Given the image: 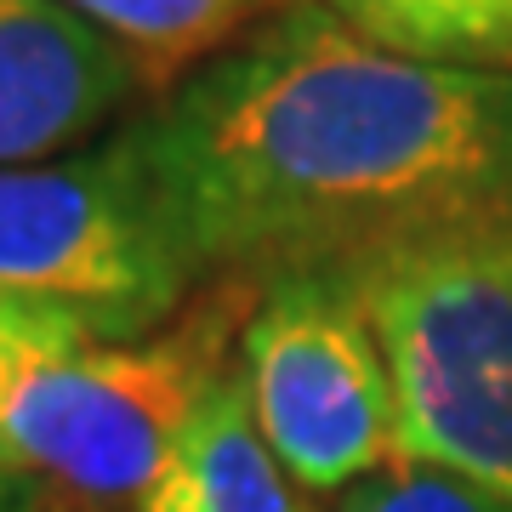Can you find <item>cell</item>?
<instances>
[{
  "mask_svg": "<svg viewBox=\"0 0 512 512\" xmlns=\"http://www.w3.org/2000/svg\"><path fill=\"white\" fill-rule=\"evenodd\" d=\"M200 279L365 274L512 228V74L382 52L319 0L120 120Z\"/></svg>",
  "mask_w": 512,
  "mask_h": 512,
  "instance_id": "6da1fadb",
  "label": "cell"
},
{
  "mask_svg": "<svg viewBox=\"0 0 512 512\" xmlns=\"http://www.w3.org/2000/svg\"><path fill=\"white\" fill-rule=\"evenodd\" d=\"M256 285L205 279L171 325L137 342H86L18 370L0 393V467L126 507L154 484L205 393L239 365Z\"/></svg>",
  "mask_w": 512,
  "mask_h": 512,
  "instance_id": "7a4b0ae2",
  "label": "cell"
},
{
  "mask_svg": "<svg viewBox=\"0 0 512 512\" xmlns=\"http://www.w3.org/2000/svg\"><path fill=\"white\" fill-rule=\"evenodd\" d=\"M393 370L399 456L512 501V228L348 274Z\"/></svg>",
  "mask_w": 512,
  "mask_h": 512,
  "instance_id": "3957f363",
  "label": "cell"
},
{
  "mask_svg": "<svg viewBox=\"0 0 512 512\" xmlns=\"http://www.w3.org/2000/svg\"><path fill=\"white\" fill-rule=\"evenodd\" d=\"M200 285L120 126L57 160L0 165L6 296L69 319L92 342H137L171 325Z\"/></svg>",
  "mask_w": 512,
  "mask_h": 512,
  "instance_id": "277c9868",
  "label": "cell"
},
{
  "mask_svg": "<svg viewBox=\"0 0 512 512\" xmlns=\"http://www.w3.org/2000/svg\"><path fill=\"white\" fill-rule=\"evenodd\" d=\"M239 376L262 439L308 495L353 490L399 456L393 370L348 274H285L256 285Z\"/></svg>",
  "mask_w": 512,
  "mask_h": 512,
  "instance_id": "5b68a950",
  "label": "cell"
},
{
  "mask_svg": "<svg viewBox=\"0 0 512 512\" xmlns=\"http://www.w3.org/2000/svg\"><path fill=\"white\" fill-rule=\"evenodd\" d=\"M137 92V63L63 0H0V165L86 148Z\"/></svg>",
  "mask_w": 512,
  "mask_h": 512,
  "instance_id": "8992f818",
  "label": "cell"
},
{
  "mask_svg": "<svg viewBox=\"0 0 512 512\" xmlns=\"http://www.w3.org/2000/svg\"><path fill=\"white\" fill-rule=\"evenodd\" d=\"M137 512H319V507L285 473L274 444L262 439L245 376L234 365L205 393V404L183 427V439L171 444L165 467L154 473V484L137 495Z\"/></svg>",
  "mask_w": 512,
  "mask_h": 512,
  "instance_id": "52a82bcc",
  "label": "cell"
},
{
  "mask_svg": "<svg viewBox=\"0 0 512 512\" xmlns=\"http://www.w3.org/2000/svg\"><path fill=\"white\" fill-rule=\"evenodd\" d=\"M74 18L109 35L137 63L143 92H171L188 69L234 46L245 29L274 18L296 0H63Z\"/></svg>",
  "mask_w": 512,
  "mask_h": 512,
  "instance_id": "ba28073f",
  "label": "cell"
},
{
  "mask_svg": "<svg viewBox=\"0 0 512 512\" xmlns=\"http://www.w3.org/2000/svg\"><path fill=\"white\" fill-rule=\"evenodd\" d=\"M370 46L439 69L512 74V0H319Z\"/></svg>",
  "mask_w": 512,
  "mask_h": 512,
  "instance_id": "9c48e42d",
  "label": "cell"
},
{
  "mask_svg": "<svg viewBox=\"0 0 512 512\" xmlns=\"http://www.w3.org/2000/svg\"><path fill=\"white\" fill-rule=\"evenodd\" d=\"M342 512H512V501L478 490V484L444 473V467L393 456L382 473L342 490Z\"/></svg>",
  "mask_w": 512,
  "mask_h": 512,
  "instance_id": "30bf717a",
  "label": "cell"
},
{
  "mask_svg": "<svg viewBox=\"0 0 512 512\" xmlns=\"http://www.w3.org/2000/svg\"><path fill=\"white\" fill-rule=\"evenodd\" d=\"M86 342L92 336L74 330L69 319H57V313L35 308V302H18V296L0 291V393H6V382L18 370L40 365V359H57V353H74Z\"/></svg>",
  "mask_w": 512,
  "mask_h": 512,
  "instance_id": "8fae6325",
  "label": "cell"
},
{
  "mask_svg": "<svg viewBox=\"0 0 512 512\" xmlns=\"http://www.w3.org/2000/svg\"><path fill=\"white\" fill-rule=\"evenodd\" d=\"M52 501L46 484L35 473H18V467H0V512H40Z\"/></svg>",
  "mask_w": 512,
  "mask_h": 512,
  "instance_id": "7c38bea8",
  "label": "cell"
},
{
  "mask_svg": "<svg viewBox=\"0 0 512 512\" xmlns=\"http://www.w3.org/2000/svg\"><path fill=\"white\" fill-rule=\"evenodd\" d=\"M40 512H80V507H74V501H46Z\"/></svg>",
  "mask_w": 512,
  "mask_h": 512,
  "instance_id": "4fadbf2b",
  "label": "cell"
}]
</instances>
